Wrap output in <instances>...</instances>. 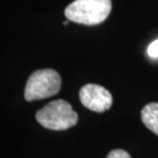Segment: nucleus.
Returning a JSON list of instances; mask_svg holds the SVG:
<instances>
[{
    "label": "nucleus",
    "instance_id": "6",
    "mask_svg": "<svg viewBox=\"0 0 158 158\" xmlns=\"http://www.w3.org/2000/svg\"><path fill=\"white\" fill-rule=\"evenodd\" d=\"M107 158H131V157L124 150H122V149H115V150H112L111 152L108 154Z\"/></svg>",
    "mask_w": 158,
    "mask_h": 158
},
{
    "label": "nucleus",
    "instance_id": "2",
    "mask_svg": "<svg viewBox=\"0 0 158 158\" xmlns=\"http://www.w3.org/2000/svg\"><path fill=\"white\" fill-rule=\"evenodd\" d=\"M36 120L43 127L52 131H65L76 125L78 114L65 100H56L36 113Z\"/></svg>",
    "mask_w": 158,
    "mask_h": 158
},
{
    "label": "nucleus",
    "instance_id": "5",
    "mask_svg": "<svg viewBox=\"0 0 158 158\" xmlns=\"http://www.w3.org/2000/svg\"><path fill=\"white\" fill-rule=\"evenodd\" d=\"M142 121L147 128L158 135V103H150L142 109Z\"/></svg>",
    "mask_w": 158,
    "mask_h": 158
},
{
    "label": "nucleus",
    "instance_id": "4",
    "mask_svg": "<svg viewBox=\"0 0 158 158\" xmlns=\"http://www.w3.org/2000/svg\"><path fill=\"white\" fill-rule=\"evenodd\" d=\"M79 99L85 108L102 113L111 108L113 99L108 89L98 84H85L79 91Z\"/></svg>",
    "mask_w": 158,
    "mask_h": 158
},
{
    "label": "nucleus",
    "instance_id": "3",
    "mask_svg": "<svg viewBox=\"0 0 158 158\" xmlns=\"http://www.w3.org/2000/svg\"><path fill=\"white\" fill-rule=\"evenodd\" d=\"M62 79L53 69H42L33 72L25 87V100L28 102L42 100L56 94L61 89Z\"/></svg>",
    "mask_w": 158,
    "mask_h": 158
},
{
    "label": "nucleus",
    "instance_id": "1",
    "mask_svg": "<svg viewBox=\"0 0 158 158\" xmlns=\"http://www.w3.org/2000/svg\"><path fill=\"white\" fill-rule=\"evenodd\" d=\"M111 9V0H74L66 7L65 17L74 23L94 26L103 23Z\"/></svg>",
    "mask_w": 158,
    "mask_h": 158
},
{
    "label": "nucleus",
    "instance_id": "7",
    "mask_svg": "<svg viewBox=\"0 0 158 158\" xmlns=\"http://www.w3.org/2000/svg\"><path fill=\"white\" fill-rule=\"evenodd\" d=\"M148 55L151 58H158V39L151 43L148 47Z\"/></svg>",
    "mask_w": 158,
    "mask_h": 158
}]
</instances>
